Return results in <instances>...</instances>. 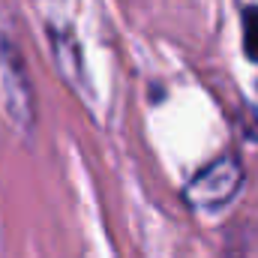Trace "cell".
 Returning <instances> with one entry per match:
<instances>
[{"label":"cell","mask_w":258,"mask_h":258,"mask_svg":"<svg viewBox=\"0 0 258 258\" xmlns=\"http://www.w3.org/2000/svg\"><path fill=\"white\" fill-rule=\"evenodd\" d=\"M243 48L249 60H258V6L243 12Z\"/></svg>","instance_id":"cell-2"},{"label":"cell","mask_w":258,"mask_h":258,"mask_svg":"<svg viewBox=\"0 0 258 258\" xmlns=\"http://www.w3.org/2000/svg\"><path fill=\"white\" fill-rule=\"evenodd\" d=\"M240 162L237 159H219L216 165H210L207 171H201L192 180V186L186 189V198L192 204H222L240 186Z\"/></svg>","instance_id":"cell-1"}]
</instances>
